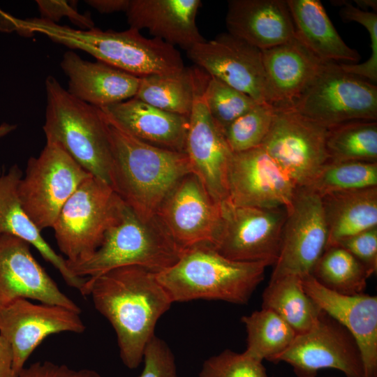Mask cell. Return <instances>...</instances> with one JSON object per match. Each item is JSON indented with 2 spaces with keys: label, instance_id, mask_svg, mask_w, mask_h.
<instances>
[{
  "label": "cell",
  "instance_id": "cell-36",
  "mask_svg": "<svg viewBox=\"0 0 377 377\" xmlns=\"http://www.w3.org/2000/svg\"><path fill=\"white\" fill-rule=\"evenodd\" d=\"M275 108L258 103L235 119L224 131L226 140L232 153L261 146L272 126Z\"/></svg>",
  "mask_w": 377,
  "mask_h": 377
},
{
  "label": "cell",
  "instance_id": "cell-35",
  "mask_svg": "<svg viewBox=\"0 0 377 377\" xmlns=\"http://www.w3.org/2000/svg\"><path fill=\"white\" fill-rule=\"evenodd\" d=\"M202 96L210 116L223 133L235 119L258 103L247 94L211 76Z\"/></svg>",
  "mask_w": 377,
  "mask_h": 377
},
{
  "label": "cell",
  "instance_id": "cell-27",
  "mask_svg": "<svg viewBox=\"0 0 377 377\" xmlns=\"http://www.w3.org/2000/svg\"><path fill=\"white\" fill-rule=\"evenodd\" d=\"M295 38L323 63L356 62L360 55L341 38L319 0H286Z\"/></svg>",
  "mask_w": 377,
  "mask_h": 377
},
{
  "label": "cell",
  "instance_id": "cell-12",
  "mask_svg": "<svg viewBox=\"0 0 377 377\" xmlns=\"http://www.w3.org/2000/svg\"><path fill=\"white\" fill-rule=\"evenodd\" d=\"M271 362L288 363L298 377H315L323 369H338L346 377H365L355 339L323 311L308 331L297 334L290 345Z\"/></svg>",
  "mask_w": 377,
  "mask_h": 377
},
{
  "label": "cell",
  "instance_id": "cell-26",
  "mask_svg": "<svg viewBox=\"0 0 377 377\" xmlns=\"http://www.w3.org/2000/svg\"><path fill=\"white\" fill-rule=\"evenodd\" d=\"M22 177V170L17 165L7 172L0 169V235H10L28 242L60 273L68 286L80 293L86 279L77 277L71 272L66 259L45 241L41 230L24 212L17 190Z\"/></svg>",
  "mask_w": 377,
  "mask_h": 377
},
{
  "label": "cell",
  "instance_id": "cell-6",
  "mask_svg": "<svg viewBox=\"0 0 377 377\" xmlns=\"http://www.w3.org/2000/svg\"><path fill=\"white\" fill-rule=\"evenodd\" d=\"M182 251L156 216L145 221L124 202L98 248L87 258L67 265L75 276L85 279L131 265L157 274L173 265Z\"/></svg>",
  "mask_w": 377,
  "mask_h": 377
},
{
  "label": "cell",
  "instance_id": "cell-2",
  "mask_svg": "<svg viewBox=\"0 0 377 377\" xmlns=\"http://www.w3.org/2000/svg\"><path fill=\"white\" fill-rule=\"evenodd\" d=\"M17 28L23 36L43 34L53 42L83 50L98 61L140 77L172 73L185 68L175 47L157 38H146L131 28L121 31L96 27L75 29L40 17L18 19Z\"/></svg>",
  "mask_w": 377,
  "mask_h": 377
},
{
  "label": "cell",
  "instance_id": "cell-15",
  "mask_svg": "<svg viewBox=\"0 0 377 377\" xmlns=\"http://www.w3.org/2000/svg\"><path fill=\"white\" fill-rule=\"evenodd\" d=\"M297 185L262 147L232 153L227 201L235 206L287 209Z\"/></svg>",
  "mask_w": 377,
  "mask_h": 377
},
{
  "label": "cell",
  "instance_id": "cell-38",
  "mask_svg": "<svg viewBox=\"0 0 377 377\" xmlns=\"http://www.w3.org/2000/svg\"><path fill=\"white\" fill-rule=\"evenodd\" d=\"M262 362L225 350L204 362L199 377H268Z\"/></svg>",
  "mask_w": 377,
  "mask_h": 377
},
{
  "label": "cell",
  "instance_id": "cell-23",
  "mask_svg": "<svg viewBox=\"0 0 377 377\" xmlns=\"http://www.w3.org/2000/svg\"><path fill=\"white\" fill-rule=\"evenodd\" d=\"M226 24L229 34L261 51L296 38L284 0H230Z\"/></svg>",
  "mask_w": 377,
  "mask_h": 377
},
{
  "label": "cell",
  "instance_id": "cell-40",
  "mask_svg": "<svg viewBox=\"0 0 377 377\" xmlns=\"http://www.w3.org/2000/svg\"><path fill=\"white\" fill-rule=\"evenodd\" d=\"M333 246H341L350 252L366 267L371 276L376 272L377 227L342 239Z\"/></svg>",
  "mask_w": 377,
  "mask_h": 377
},
{
  "label": "cell",
  "instance_id": "cell-46",
  "mask_svg": "<svg viewBox=\"0 0 377 377\" xmlns=\"http://www.w3.org/2000/svg\"><path fill=\"white\" fill-rule=\"evenodd\" d=\"M15 128L16 125L8 124L6 123L2 124L0 125V138L13 131Z\"/></svg>",
  "mask_w": 377,
  "mask_h": 377
},
{
  "label": "cell",
  "instance_id": "cell-19",
  "mask_svg": "<svg viewBox=\"0 0 377 377\" xmlns=\"http://www.w3.org/2000/svg\"><path fill=\"white\" fill-rule=\"evenodd\" d=\"M202 94L196 98L189 115L185 153L193 173L212 198L221 203L228 198L227 175L232 152L210 116Z\"/></svg>",
  "mask_w": 377,
  "mask_h": 377
},
{
  "label": "cell",
  "instance_id": "cell-16",
  "mask_svg": "<svg viewBox=\"0 0 377 377\" xmlns=\"http://www.w3.org/2000/svg\"><path fill=\"white\" fill-rule=\"evenodd\" d=\"M79 313L27 299H17L0 308V333L13 350V373L17 377L30 355L48 336L82 333L86 327Z\"/></svg>",
  "mask_w": 377,
  "mask_h": 377
},
{
  "label": "cell",
  "instance_id": "cell-44",
  "mask_svg": "<svg viewBox=\"0 0 377 377\" xmlns=\"http://www.w3.org/2000/svg\"><path fill=\"white\" fill-rule=\"evenodd\" d=\"M86 3L102 14H111L116 12H125L129 0H87Z\"/></svg>",
  "mask_w": 377,
  "mask_h": 377
},
{
  "label": "cell",
  "instance_id": "cell-4",
  "mask_svg": "<svg viewBox=\"0 0 377 377\" xmlns=\"http://www.w3.org/2000/svg\"><path fill=\"white\" fill-rule=\"evenodd\" d=\"M265 262H241L220 254L209 243L185 249L178 260L156 274L172 302L195 300L246 304L264 279Z\"/></svg>",
  "mask_w": 377,
  "mask_h": 377
},
{
  "label": "cell",
  "instance_id": "cell-18",
  "mask_svg": "<svg viewBox=\"0 0 377 377\" xmlns=\"http://www.w3.org/2000/svg\"><path fill=\"white\" fill-rule=\"evenodd\" d=\"M30 244L17 237L0 235V308L20 298L57 305L80 313L34 257Z\"/></svg>",
  "mask_w": 377,
  "mask_h": 377
},
{
  "label": "cell",
  "instance_id": "cell-20",
  "mask_svg": "<svg viewBox=\"0 0 377 377\" xmlns=\"http://www.w3.org/2000/svg\"><path fill=\"white\" fill-rule=\"evenodd\" d=\"M306 294L320 309L342 325L360 349L365 377H377V297L346 295L320 284L312 275L302 278Z\"/></svg>",
  "mask_w": 377,
  "mask_h": 377
},
{
  "label": "cell",
  "instance_id": "cell-33",
  "mask_svg": "<svg viewBox=\"0 0 377 377\" xmlns=\"http://www.w3.org/2000/svg\"><path fill=\"white\" fill-rule=\"evenodd\" d=\"M311 275L325 288L346 295L363 293L371 276L355 257L339 246L325 249Z\"/></svg>",
  "mask_w": 377,
  "mask_h": 377
},
{
  "label": "cell",
  "instance_id": "cell-30",
  "mask_svg": "<svg viewBox=\"0 0 377 377\" xmlns=\"http://www.w3.org/2000/svg\"><path fill=\"white\" fill-rule=\"evenodd\" d=\"M262 299V308L277 313L296 334L308 331L323 311L305 292L302 278L296 275L269 281Z\"/></svg>",
  "mask_w": 377,
  "mask_h": 377
},
{
  "label": "cell",
  "instance_id": "cell-29",
  "mask_svg": "<svg viewBox=\"0 0 377 377\" xmlns=\"http://www.w3.org/2000/svg\"><path fill=\"white\" fill-rule=\"evenodd\" d=\"M209 78V75L197 66L142 77L135 97L162 110L189 117Z\"/></svg>",
  "mask_w": 377,
  "mask_h": 377
},
{
  "label": "cell",
  "instance_id": "cell-7",
  "mask_svg": "<svg viewBox=\"0 0 377 377\" xmlns=\"http://www.w3.org/2000/svg\"><path fill=\"white\" fill-rule=\"evenodd\" d=\"M123 203L110 184L93 175L78 186L52 226L66 263L83 260L98 248Z\"/></svg>",
  "mask_w": 377,
  "mask_h": 377
},
{
  "label": "cell",
  "instance_id": "cell-28",
  "mask_svg": "<svg viewBox=\"0 0 377 377\" xmlns=\"http://www.w3.org/2000/svg\"><path fill=\"white\" fill-rule=\"evenodd\" d=\"M320 198L327 229L326 248L377 227V186L331 192Z\"/></svg>",
  "mask_w": 377,
  "mask_h": 377
},
{
  "label": "cell",
  "instance_id": "cell-8",
  "mask_svg": "<svg viewBox=\"0 0 377 377\" xmlns=\"http://www.w3.org/2000/svg\"><path fill=\"white\" fill-rule=\"evenodd\" d=\"M327 128L355 120L377 119V87L325 63L302 95L290 107Z\"/></svg>",
  "mask_w": 377,
  "mask_h": 377
},
{
  "label": "cell",
  "instance_id": "cell-13",
  "mask_svg": "<svg viewBox=\"0 0 377 377\" xmlns=\"http://www.w3.org/2000/svg\"><path fill=\"white\" fill-rule=\"evenodd\" d=\"M286 209L280 252L269 281L287 275H311L327 245V229L318 194L297 186Z\"/></svg>",
  "mask_w": 377,
  "mask_h": 377
},
{
  "label": "cell",
  "instance_id": "cell-5",
  "mask_svg": "<svg viewBox=\"0 0 377 377\" xmlns=\"http://www.w3.org/2000/svg\"><path fill=\"white\" fill-rule=\"evenodd\" d=\"M45 85L46 142L60 145L86 171L112 186V150L105 114L71 95L52 75Z\"/></svg>",
  "mask_w": 377,
  "mask_h": 377
},
{
  "label": "cell",
  "instance_id": "cell-17",
  "mask_svg": "<svg viewBox=\"0 0 377 377\" xmlns=\"http://www.w3.org/2000/svg\"><path fill=\"white\" fill-rule=\"evenodd\" d=\"M156 218L182 250L212 244L220 221V203L193 173L183 177L159 206Z\"/></svg>",
  "mask_w": 377,
  "mask_h": 377
},
{
  "label": "cell",
  "instance_id": "cell-31",
  "mask_svg": "<svg viewBox=\"0 0 377 377\" xmlns=\"http://www.w3.org/2000/svg\"><path fill=\"white\" fill-rule=\"evenodd\" d=\"M247 332L246 355L260 362L271 361L283 352L293 342L296 333L274 311L262 308L242 316Z\"/></svg>",
  "mask_w": 377,
  "mask_h": 377
},
{
  "label": "cell",
  "instance_id": "cell-3",
  "mask_svg": "<svg viewBox=\"0 0 377 377\" xmlns=\"http://www.w3.org/2000/svg\"><path fill=\"white\" fill-rule=\"evenodd\" d=\"M109 124L112 187L140 218L149 221L177 183L193 173L188 158L185 152L147 144Z\"/></svg>",
  "mask_w": 377,
  "mask_h": 377
},
{
  "label": "cell",
  "instance_id": "cell-45",
  "mask_svg": "<svg viewBox=\"0 0 377 377\" xmlns=\"http://www.w3.org/2000/svg\"><path fill=\"white\" fill-rule=\"evenodd\" d=\"M357 4L361 8H371L373 10H376V0H361L355 1Z\"/></svg>",
  "mask_w": 377,
  "mask_h": 377
},
{
  "label": "cell",
  "instance_id": "cell-39",
  "mask_svg": "<svg viewBox=\"0 0 377 377\" xmlns=\"http://www.w3.org/2000/svg\"><path fill=\"white\" fill-rule=\"evenodd\" d=\"M142 361L144 367L139 377H179L171 349L156 335L147 343Z\"/></svg>",
  "mask_w": 377,
  "mask_h": 377
},
{
  "label": "cell",
  "instance_id": "cell-41",
  "mask_svg": "<svg viewBox=\"0 0 377 377\" xmlns=\"http://www.w3.org/2000/svg\"><path fill=\"white\" fill-rule=\"evenodd\" d=\"M36 4L40 14V18L57 23L62 17H66L73 24L82 30L95 28L90 14H80L77 8L67 1L37 0Z\"/></svg>",
  "mask_w": 377,
  "mask_h": 377
},
{
  "label": "cell",
  "instance_id": "cell-32",
  "mask_svg": "<svg viewBox=\"0 0 377 377\" xmlns=\"http://www.w3.org/2000/svg\"><path fill=\"white\" fill-rule=\"evenodd\" d=\"M329 161L377 163V123L373 120L347 121L327 128Z\"/></svg>",
  "mask_w": 377,
  "mask_h": 377
},
{
  "label": "cell",
  "instance_id": "cell-21",
  "mask_svg": "<svg viewBox=\"0 0 377 377\" xmlns=\"http://www.w3.org/2000/svg\"><path fill=\"white\" fill-rule=\"evenodd\" d=\"M200 0H129L125 11L129 28L147 29L186 51L205 40L196 24Z\"/></svg>",
  "mask_w": 377,
  "mask_h": 377
},
{
  "label": "cell",
  "instance_id": "cell-14",
  "mask_svg": "<svg viewBox=\"0 0 377 377\" xmlns=\"http://www.w3.org/2000/svg\"><path fill=\"white\" fill-rule=\"evenodd\" d=\"M198 68L247 94L258 103L271 104L262 51L228 33L186 51Z\"/></svg>",
  "mask_w": 377,
  "mask_h": 377
},
{
  "label": "cell",
  "instance_id": "cell-11",
  "mask_svg": "<svg viewBox=\"0 0 377 377\" xmlns=\"http://www.w3.org/2000/svg\"><path fill=\"white\" fill-rule=\"evenodd\" d=\"M327 133V128L290 108H275L272 126L261 146L297 186L306 187L329 161Z\"/></svg>",
  "mask_w": 377,
  "mask_h": 377
},
{
  "label": "cell",
  "instance_id": "cell-9",
  "mask_svg": "<svg viewBox=\"0 0 377 377\" xmlns=\"http://www.w3.org/2000/svg\"><path fill=\"white\" fill-rule=\"evenodd\" d=\"M90 173L59 145L46 142L28 160L18 184L22 206L37 228H52L62 207Z\"/></svg>",
  "mask_w": 377,
  "mask_h": 377
},
{
  "label": "cell",
  "instance_id": "cell-43",
  "mask_svg": "<svg viewBox=\"0 0 377 377\" xmlns=\"http://www.w3.org/2000/svg\"><path fill=\"white\" fill-rule=\"evenodd\" d=\"M13 358L11 346L0 333V377H14Z\"/></svg>",
  "mask_w": 377,
  "mask_h": 377
},
{
  "label": "cell",
  "instance_id": "cell-34",
  "mask_svg": "<svg viewBox=\"0 0 377 377\" xmlns=\"http://www.w3.org/2000/svg\"><path fill=\"white\" fill-rule=\"evenodd\" d=\"M372 186H377V163L327 161L306 187L322 196Z\"/></svg>",
  "mask_w": 377,
  "mask_h": 377
},
{
  "label": "cell",
  "instance_id": "cell-24",
  "mask_svg": "<svg viewBox=\"0 0 377 377\" xmlns=\"http://www.w3.org/2000/svg\"><path fill=\"white\" fill-rule=\"evenodd\" d=\"M101 110L108 121L147 144L185 152L189 117L162 110L136 97Z\"/></svg>",
  "mask_w": 377,
  "mask_h": 377
},
{
  "label": "cell",
  "instance_id": "cell-25",
  "mask_svg": "<svg viewBox=\"0 0 377 377\" xmlns=\"http://www.w3.org/2000/svg\"><path fill=\"white\" fill-rule=\"evenodd\" d=\"M271 104L290 108L314 80L325 63L296 38L262 50Z\"/></svg>",
  "mask_w": 377,
  "mask_h": 377
},
{
  "label": "cell",
  "instance_id": "cell-37",
  "mask_svg": "<svg viewBox=\"0 0 377 377\" xmlns=\"http://www.w3.org/2000/svg\"><path fill=\"white\" fill-rule=\"evenodd\" d=\"M339 15L345 22H356L365 27L370 35L371 54L369 59L360 64H339L346 72L365 79L372 83L377 81V14L364 10L348 2L342 3Z\"/></svg>",
  "mask_w": 377,
  "mask_h": 377
},
{
  "label": "cell",
  "instance_id": "cell-22",
  "mask_svg": "<svg viewBox=\"0 0 377 377\" xmlns=\"http://www.w3.org/2000/svg\"><path fill=\"white\" fill-rule=\"evenodd\" d=\"M67 76L68 92L98 108L135 97L140 77L101 61L84 60L73 51L66 52L60 63Z\"/></svg>",
  "mask_w": 377,
  "mask_h": 377
},
{
  "label": "cell",
  "instance_id": "cell-10",
  "mask_svg": "<svg viewBox=\"0 0 377 377\" xmlns=\"http://www.w3.org/2000/svg\"><path fill=\"white\" fill-rule=\"evenodd\" d=\"M286 209L220 203V221L211 244L222 256L235 261L265 262L279 257Z\"/></svg>",
  "mask_w": 377,
  "mask_h": 377
},
{
  "label": "cell",
  "instance_id": "cell-1",
  "mask_svg": "<svg viewBox=\"0 0 377 377\" xmlns=\"http://www.w3.org/2000/svg\"><path fill=\"white\" fill-rule=\"evenodd\" d=\"M80 293L91 296L112 325L124 365L136 369L158 320L173 303L156 274L140 266L118 267L87 279Z\"/></svg>",
  "mask_w": 377,
  "mask_h": 377
},
{
  "label": "cell",
  "instance_id": "cell-42",
  "mask_svg": "<svg viewBox=\"0 0 377 377\" xmlns=\"http://www.w3.org/2000/svg\"><path fill=\"white\" fill-rule=\"evenodd\" d=\"M17 377H104L89 369H75L50 361L36 362L24 367Z\"/></svg>",
  "mask_w": 377,
  "mask_h": 377
}]
</instances>
